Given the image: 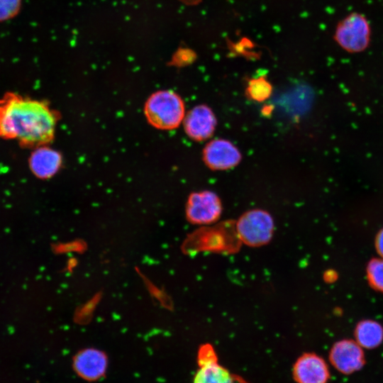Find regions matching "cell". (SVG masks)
<instances>
[{
    "mask_svg": "<svg viewBox=\"0 0 383 383\" xmlns=\"http://www.w3.org/2000/svg\"><path fill=\"white\" fill-rule=\"evenodd\" d=\"M57 115L44 101L6 93L0 99V137L40 147L54 137Z\"/></svg>",
    "mask_w": 383,
    "mask_h": 383,
    "instance_id": "6da1fadb",
    "label": "cell"
},
{
    "mask_svg": "<svg viewBox=\"0 0 383 383\" xmlns=\"http://www.w3.org/2000/svg\"><path fill=\"white\" fill-rule=\"evenodd\" d=\"M145 115L148 122L158 129H174L185 116L184 101L173 91H156L145 103Z\"/></svg>",
    "mask_w": 383,
    "mask_h": 383,
    "instance_id": "7a4b0ae2",
    "label": "cell"
},
{
    "mask_svg": "<svg viewBox=\"0 0 383 383\" xmlns=\"http://www.w3.org/2000/svg\"><path fill=\"white\" fill-rule=\"evenodd\" d=\"M235 229L241 244L250 248H260L272 240L275 224L270 212L253 209L240 216L235 221Z\"/></svg>",
    "mask_w": 383,
    "mask_h": 383,
    "instance_id": "3957f363",
    "label": "cell"
},
{
    "mask_svg": "<svg viewBox=\"0 0 383 383\" xmlns=\"http://www.w3.org/2000/svg\"><path fill=\"white\" fill-rule=\"evenodd\" d=\"M222 212L220 197L210 190L192 192L187 201L186 218L194 225L205 226L215 224L219 221Z\"/></svg>",
    "mask_w": 383,
    "mask_h": 383,
    "instance_id": "277c9868",
    "label": "cell"
},
{
    "mask_svg": "<svg viewBox=\"0 0 383 383\" xmlns=\"http://www.w3.org/2000/svg\"><path fill=\"white\" fill-rule=\"evenodd\" d=\"M198 250L216 252H235L241 244L235 229V222L205 226L196 233ZM242 245V244H241Z\"/></svg>",
    "mask_w": 383,
    "mask_h": 383,
    "instance_id": "5b68a950",
    "label": "cell"
},
{
    "mask_svg": "<svg viewBox=\"0 0 383 383\" xmlns=\"http://www.w3.org/2000/svg\"><path fill=\"white\" fill-rule=\"evenodd\" d=\"M198 370L193 383H235L237 379L219 362L216 352L210 343L202 344L197 353Z\"/></svg>",
    "mask_w": 383,
    "mask_h": 383,
    "instance_id": "8992f818",
    "label": "cell"
},
{
    "mask_svg": "<svg viewBox=\"0 0 383 383\" xmlns=\"http://www.w3.org/2000/svg\"><path fill=\"white\" fill-rule=\"evenodd\" d=\"M335 36L338 43L345 50L350 52L361 51L369 42V25L361 15L351 14L339 24Z\"/></svg>",
    "mask_w": 383,
    "mask_h": 383,
    "instance_id": "52a82bcc",
    "label": "cell"
},
{
    "mask_svg": "<svg viewBox=\"0 0 383 383\" xmlns=\"http://www.w3.org/2000/svg\"><path fill=\"white\" fill-rule=\"evenodd\" d=\"M329 360L336 370L347 375L361 370L365 364L362 348L353 340L336 342L330 350Z\"/></svg>",
    "mask_w": 383,
    "mask_h": 383,
    "instance_id": "ba28073f",
    "label": "cell"
},
{
    "mask_svg": "<svg viewBox=\"0 0 383 383\" xmlns=\"http://www.w3.org/2000/svg\"><path fill=\"white\" fill-rule=\"evenodd\" d=\"M205 165L212 170H226L237 166L242 155L231 141L218 138L206 143L202 151Z\"/></svg>",
    "mask_w": 383,
    "mask_h": 383,
    "instance_id": "9c48e42d",
    "label": "cell"
},
{
    "mask_svg": "<svg viewBox=\"0 0 383 383\" xmlns=\"http://www.w3.org/2000/svg\"><path fill=\"white\" fill-rule=\"evenodd\" d=\"M183 123L185 133L191 139L203 141L213 134L217 120L209 106L199 104L192 108L185 115Z\"/></svg>",
    "mask_w": 383,
    "mask_h": 383,
    "instance_id": "30bf717a",
    "label": "cell"
},
{
    "mask_svg": "<svg viewBox=\"0 0 383 383\" xmlns=\"http://www.w3.org/2000/svg\"><path fill=\"white\" fill-rule=\"evenodd\" d=\"M292 376L296 383H328L330 372L327 363L321 356L306 353L295 361Z\"/></svg>",
    "mask_w": 383,
    "mask_h": 383,
    "instance_id": "8fae6325",
    "label": "cell"
},
{
    "mask_svg": "<svg viewBox=\"0 0 383 383\" xmlns=\"http://www.w3.org/2000/svg\"><path fill=\"white\" fill-rule=\"evenodd\" d=\"M108 365L106 355L97 349L86 348L76 354L73 358V368L83 379L96 381L106 373Z\"/></svg>",
    "mask_w": 383,
    "mask_h": 383,
    "instance_id": "7c38bea8",
    "label": "cell"
},
{
    "mask_svg": "<svg viewBox=\"0 0 383 383\" xmlns=\"http://www.w3.org/2000/svg\"><path fill=\"white\" fill-rule=\"evenodd\" d=\"M61 164V155L57 151L43 145L38 147L29 159L32 172L41 179L52 177L58 171Z\"/></svg>",
    "mask_w": 383,
    "mask_h": 383,
    "instance_id": "4fadbf2b",
    "label": "cell"
},
{
    "mask_svg": "<svg viewBox=\"0 0 383 383\" xmlns=\"http://www.w3.org/2000/svg\"><path fill=\"white\" fill-rule=\"evenodd\" d=\"M355 338L362 348H375L383 341V327L375 321H362L355 327Z\"/></svg>",
    "mask_w": 383,
    "mask_h": 383,
    "instance_id": "5bb4252c",
    "label": "cell"
},
{
    "mask_svg": "<svg viewBox=\"0 0 383 383\" xmlns=\"http://www.w3.org/2000/svg\"><path fill=\"white\" fill-rule=\"evenodd\" d=\"M272 85L265 77L252 78L249 80L246 89L247 95L254 101H263L272 94Z\"/></svg>",
    "mask_w": 383,
    "mask_h": 383,
    "instance_id": "9a60e30c",
    "label": "cell"
},
{
    "mask_svg": "<svg viewBox=\"0 0 383 383\" xmlns=\"http://www.w3.org/2000/svg\"><path fill=\"white\" fill-rule=\"evenodd\" d=\"M367 274L372 286L383 292V258L370 261L367 265Z\"/></svg>",
    "mask_w": 383,
    "mask_h": 383,
    "instance_id": "2e32d148",
    "label": "cell"
},
{
    "mask_svg": "<svg viewBox=\"0 0 383 383\" xmlns=\"http://www.w3.org/2000/svg\"><path fill=\"white\" fill-rule=\"evenodd\" d=\"M21 0H0V21L15 16L19 11Z\"/></svg>",
    "mask_w": 383,
    "mask_h": 383,
    "instance_id": "e0dca14e",
    "label": "cell"
},
{
    "mask_svg": "<svg viewBox=\"0 0 383 383\" xmlns=\"http://www.w3.org/2000/svg\"><path fill=\"white\" fill-rule=\"evenodd\" d=\"M376 247L378 253L383 258V228L377 234L376 238Z\"/></svg>",
    "mask_w": 383,
    "mask_h": 383,
    "instance_id": "ac0fdd59",
    "label": "cell"
}]
</instances>
